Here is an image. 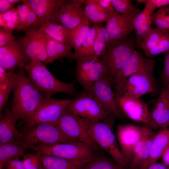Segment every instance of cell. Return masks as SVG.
<instances>
[{
	"label": "cell",
	"instance_id": "obj_1",
	"mask_svg": "<svg viewBox=\"0 0 169 169\" xmlns=\"http://www.w3.org/2000/svg\"><path fill=\"white\" fill-rule=\"evenodd\" d=\"M23 67L19 68L13 90L12 110L18 120L24 122L38 109L46 97L31 82Z\"/></svg>",
	"mask_w": 169,
	"mask_h": 169
},
{
	"label": "cell",
	"instance_id": "obj_2",
	"mask_svg": "<svg viewBox=\"0 0 169 169\" xmlns=\"http://www.w3.org/2000/svg\"><path fill=\"white\" fill-rule=\"evenodd\" d=\"M23 67L31 82L46 97L59 93L70 95L76 93L74 82L65 83L58 79L41 61H31Z\"/></svg>",
	"mask_w": 169,
	"mask_h": 169
},
{
	"label": "cell",
	"instance_id": "obj_3",
	"mask_svg": "<svg viewBox=\"0 0 169 169\" xmlns=\"http://www.w3.org/2000/svg\"><path fill=\"white\" fill-rule=\"evenodd\" d=\"M112 122H85L97 145L108 153L121 169H128L129 162L119 148L112 129Z\"/></svg>",
	"mask_w": 169,
	"mask_h": 169
},
{
	"label": "cell",
	"instance_id": "obj_4",
	"mask_svg": "<svg viewBox=\"0 0 169 169\" xmlns=\"http://www.w3.org/2000/svg\"><path fill=\"white\" fill-rule=\"evenodd\" d=\"M78 141L65 135L51 123H40L24 129L17 141L26 148L33 145H50Z\"/></svg>",
	"mask_w": 169,
	"mask_h": 169
},
{
	"label": "cell",
	"instance_id": "obj_5",
	"mask_svg": "<svg viewBox=\"0 0 169 169\" xmlns=\"http://www.w3.org/2000/svg\"><path fill=\"white\" fill-rule=\"evenodd\" d=\"M31 148L37 152L77 161H89L94 157V149L79 141L50 145H33Z\"/></svg>",
	"mask_w": 169,
	"mask_h": 169
},
{
	"label": "cell",
	"instance_id": "obj_6",
	"mask_svg": "<svg viewBox=\"0 0 169 169\" xmlns=\"http://www.w3.org/2000/svg\"><path fill=\"white\" fill-rule=\"evenodd\" d=\"M135 41L128 37L111 41L101 56L106 76L111 82L135 50Z\"/></svg>",
	"mask_w": 169,
	"mask_h": 169
},
{
	"label": "cell",
	"instance_id": "obj_7",
	"mask_svg": "<svg viewBox=\"0 0 169 169\" xmlns=\"http://www.w3.org/2000/svg\"><path fill=\"white\" fill-rule=\"evenodd\" d=\"M68 111L87 122L111 121L110 116L97 100L84 90L75 99L70 100Z\"/></svg>",
	"mask_w": 169,
	"mask_h": 169
},
{
	"label": "cell",
	"instance_id": "obj_8",
	"mask_svg": "<svg viewBox=\"0 0 169 169\" xmlns=\"http://www.w3.org/2000/svg\"><path fill=\"white\" fill-rule=\"evenodd\" d=\"M154 69L131 75L115 86V94L132 98H138L146 94L156 92L153 76Z\"/></svg>",
	"mask_w": 169,
	"mask_h": 169
},
{
	"label": "cell",
	"instance_id": "obj_9",
	"mask_svg": "<svg viewBox=\"0 0 169 169\" xmlns=\"http://www.w3.org/2000/svg\"><path fill=\"white\" fill-rule=\"evenodd\" d=\"M70 101L46 97L36 111L24 122V129L36 124L56 122L67 111Z\"/></svg>",
	"mask_w": 169,
	"mask_h": 169
},
{
	"label": "cell",
	"instance_id": "obj_10",
	"mask_svg": "<svg viewBox=\"0 0 169 169\" xmlns=\"http://www.w3.org/2000/svg\"><path fill=\"white\" fill-rule=\"evenodd\" d=\"M51 124L68 138L87 144L94 149L98 147L85 122L78 116L66 111L57 121Z\"/></svg>",
	"mask_w": 169,
	"mask_h": 169
},
{
	"label": "cell",
	"instance_id": "obj_11",
	"mask_svg": "<svg viewBox=\"0 0 169 169\" xmlns=\"http://www.w3.org/2000/svg\"><path fill=\"white\" fill-rule=\"evenodd\" d=\"M151 131L147 126H139L132 125H120L118 126L117 136L120 149L129 162L136 145Z\"/></svg>",
	"mask_w": 169,
	"mask_h": 169
},
{
	"label": "cell",
	"instance_id": "obj_12",
	"mask_svg": "<svg viewBox=\"0 0 169 169\" xmlns=\"http://www.w3.org/2000/svg\"><path fill=\"white\" fill-rule=\"evenodd\" d=\"M115 95L120 109L129 118L149 128H157L151 117L147 105L141 98H130L115 93Z\"/></svg>",
	"mask_w": 169,
	"mask_h": 169
},
{
	"label": "cell",
	"instance_id": "obj_13",
	"mask_svg": "<svg viewBox=\"0 0 169 169\" xmlns=\"http://www.w3.org/2000/svg\"><path fill=\"white\" fill-rule=\"evenodd\" d=\"M48 37L37 28H33L26 32L21 41L29 62L39 61L46 65L50 63L46 50Z\"/></svg>",
	"mask_w": 169,
	"mask_h": 169
},
{
	"label": "cell",
	"instance_id": "obj_14",
	"mask_svg": "<svg viewBox=\"0 0 169 169\" xmlns=\"http://www.w3.org/2000/svg\"><path fill=\"white\" fill-rule=\"evenodd\" d=\"M76 61V80L85 92L89 93L97 81L106 77L105 69L102 61L99 60Z\"/></svg>",
	"mask_w": 169,
	"mask_h": 169
},
{
	"label": "cell",
	"instance_id": "obj_15",
	"mask_svg": "<svg viewBox=\"0 0 169 169\" xmlns=\"http://www.w3.org/2000/svg\"><path fill=\"white\" fill-rule=\"evenodd\" d=\"M111 84L108 78H102L94 84L88 93L97 100L110 116L120 117L122 112L117 104Z\"/></svg>",
	"mask_w": 169,
	"mask_h": 169
},
{
	"label": "cell",
	"instance_id": "obj_16",
	"mask_svg": "<svg viewBox=\"0 0 169 169\" xmlns=\"http://www.w3.org/2000/svg\"><path fill=\"white\" fill-rule=\"evenodd\" d=\"M29 62L21 40H15L7 46L0 47V65L8 71L14 73L16 69L23 67Z\"/></svg>",
	"mask_w": 169,
	"mask_h": 169
},
{
	"label": "cell",
	"instance_id": "obj_17",
	"mask_svg": "<svg viewBox=\"0 0 169 169\" xmlns=\"http://www.w3.org/2000/svg\"><path fill=\"white\" fill-rule=\"evenodd\" d=\"M84 2V0H68L58 13L57 23H60L62 25L71 30L84 22L88 21L82 6Z\"/></svg>",
	"mask_w": 169,
	"mask_h": 169
},
{
	"label": "cell",
	"instance_id": "obj_18",
	"mask_svg": "<svg viewBox=\"0 0 169 169\" xmlns=\"http://www.w3.org/2000/svg\"><path fill=\"white\" fill-rule=\"evenodd\" d=\"M155 64L154 60L145 58L142 54L135 50L112 80L111 84L115 86L131 75L154 69Z\"/></svg>",
	"mask_w": 169,
	"mask_h": 169
},
{
	"label": "cell",
	"instance_id": "obj_19",
	"mask_svg": "<svg viewBox=\"0 0 169 169\" xmlns=\"http://www.w3.org/2000/svg\"><path fill=\"white\" fill-rule=\"evenodd\" d=\"M66 0H27L37 17L36 27L39 28L48 22L57 23L56 18L61 7Z\"/></svg>",
	"mask_w": 169,
	"mask_h": 169
},
{
	"label": "cell",
	"instance_id": "obj_20",
	"mask_svg": "<svg viewBox=\"0 0 169 169\" xmlns=\"http://www.w3.org/2000/svg\"><path fill=\"white\" fill-rule=\"evenodd\" d=\"M133 20L115 11L105 27L111 41L128 37L134 30Z\"/></svg>",
	"mask_w": 169,
	"mask_h": 169
},
{
	"label": "cell",
	"instance_id": "obj_21",
	"mask_svg": "<svg viewBox=\"0 0 169 169\" xmlns=\"http://www.w3.org/2000/svg\"><path fill=\"white\" fill-rule=\"evenodd\" d=\"M157 128H166L169 125V87H164L150 112Z\"/></svg>",
	"mask_w": 169,
	"mask_h": 169
},
{
	"label": "cell",
	"instance_id": "obj_22",
	"mask_svg": "<svg viewBox=\"0 0 169 169\" xmlns=\"http://www.w3.org/2000/svg\"><path fill=\"white\" fill-rule=\"evenodd\" d=\"M0 115V144L17 141L21 133L17 128L16 122L18 120L12 110H7L4 115Z\"/></svg>",
	"mask_w": 169,
	"mask_h": 169
},
{
	"label": "cell",
	"instance_id": "obj_23",
	"mask_svg": "<svg viewBox=\"0 0 169 169\" xmlns=\"http://www.w3.org/2000/svg\"><path fill=\"white\" fill-rule=\"evenodd\" d=\"M154 136L151 131L136 145L128 169H142L149 157Z\"/></svg>",
	"mask_w": 169,
	"mask_h": 169
},
{
	"label": "cell",
	"instance_id": "obj_24",
	"mask_svg": "<svg viewBox=\"0 0 169 169\" xmlns=\"http://www.w3.org/2000/svg\"><path fill=\"white\" fill-rule=\"evenodd\" d=\"M169 145V130L162 129L153 137L149 157L142 169H146L149 166L156 163L161 158Z\"/></svg>",
	"mask_w": 169,
	"mask_h": 169
},
{
	"label": "cell",
	"instance_id": "obj_25",
	"mask_svg": "<svg viewBox=\"0 0 169 169\" xmlns=\"http://www.w3.org/2000/svg\"><path fill=\"white\" fill-rule=\"evenodd\" d=\"M88 162L71 161L56 156L41 154L42 169H82Z\"/></svg>",
	"mask_w": 169,
	"mask_h": 169
},
{
	"label": "cell",
	"instance_id": "obj_26",
	"mask_svg": "<svg viewBox=\"0 0 169 169\" xmlns=\"http://www.w3.org/2000/svg\"><path fill=\"white\" fill-rule=\"evenodd\" d=\"M71 48L67 44L56 41L48 37L46 50L50 63L62 58L75 59L74 54L72 51Z\"/></svg>",
	"mask_w": 169,
	"mask_h": 169
},
{
	"label": "cell",
	"instance_id": "obj_27",
	"mask_svg": "<svg viewBox=\"0 0 169 169\" xmlns=\"http://www.w3.org/2000/svg\"><path fill=\"white\" fill-rule=\"evenodd\" d=\"M95 24L90 28L89 32L80 46L74 50L75 59L76 60H97L93 50V44L95 38Z\"/></svg>",
	"mask_w": 169,
	"mask_h": 169
},
{
	"label": "cell",
	"instance_id": "obj_28",
	"mask_svg": "<svg viewBox=\"0 0 169 169\" xmlns=\"http://www.w3.org/2000/svg\"><path fill=\"white\" fill-rule=\"evenodd\" d=\"M152 15L143 9L134 19L133 26L136 34L135 42L138 47L152 28Z\"/></svg>",
	"mask_w": 169,
	"mask_h": 169
},
{
	"label": "cell",
	"instance_id": "obj_29",
	"mask_svg": "<svg viewBox=\"0 0 169 169\" xmlns=\"http://www.w3.org/2000/svg\"><path fill=\"white\" fill-rule=\"evenodd\" d=\"M20 20L18 31L26 32L33 28H36L37 17L33 9L27 3L25 2L16 8Z\"/></svg>",
	"mask_w": 169,
	"mask_h": 169
},
{
	"label": "cell",
	"instance_id": "obj_30",
	"mask_svg": "<svg viewBox=\"0 0 169 169\" xmlns=\"http://www.w3.org/2000/svg\"><path fill=\"white\" fill-rule=\"evenodd\" d=\"M85 5L84 10L85 16L88 21L95 23L107 22L115 11H107L97 4L84 0Z\"/></svg>",
	"mask_w": 169,
	"mask_h": 169
},
{
	"label": "cell",
	"instance_id": "obj_31",
	"mask_svg": "<svg viewBox=\"0 0 169 169\" xmlns=\"http://www.w3.org/2000/svg\"><path fill=\"white\" fill-rule=\"evenodd\" d=\"M26 148L16 141L0 144V169L10 159L23 156Z\"/></svg>",
	"mask_w": 169,
	"mask_h": 169
},
{
	"label": "cell",
	"instance_id": "obj_32",
	"mask_svg": "<svg viewBox=\"0 0 169 169\" xmlns=\"http://www.w3.org/2000/svg\"><path fill=\"white\" fill-rule=\"evenodd\" d=\"M39 28L50 38L66 44L70 30L62 25L48 22Z\"/></svg>",
	"mask_w": 169,
	"mask_h": 169
},
{
	"label": "cell",
	"instance_id": "obj_33",
	"mask_svg": "<svg viewBox=\"0 0 169 169\" xmlns=\"http://www.w3.org/2000/svg\"><path fill=\"white\" fill-rule=\"evenodd\" d=\"M90 22L85 21L75 28L70 30L69 38L66 44L74 50L81 44L87 35L90 29Z\"/></svg>",
	"mask_w": 169,
	"mask_h": 169
},
{
	"label": "cell",
	"instance_id": "obj_34",
	"mask_svg": "<svg viewBox=\"0 0 169 169\" xmlns=\"http://www.w3.org/2000/svg\"><path fill=\"white\" fill-rule=\"evenodd\" d=\"M169 33V30L152 28L145 37L138 47L145 52L155 46L164 37Z\"/></svg>",
	"mask_w": 169,
	"mask_h": 169
},
{
	"label": "cell",
	"instance_id": "obj_35",
	"mask_svg": "<svg viewBox=\"0 0 169 169\" xmlns=\"http://www.w3.org/2000/svg\"><path fill=\"white\" fill-rule=\"evenodd\" d=\"M114 10L124 17L133 20L141 11L130 0H111Z\"/></svg>",
	"mask_w": 169,
	"mask_h": 169
},
{
	"label": "cell",
	"instance_id": "obj_36",
	"mask_svg": "<svg viewBox=\"0 0 169 169\" xmlns=\"http://www.w3.org/2000/svg\"><path fill=\"white\" fill-rule=\"evenodd\" d=\"M20 25V20L16 8L3 13H0V26L11 32L17 30Z\"/></svg>",
	"mask_w": 169,
	"mask_h": 169
},
{
	"label": "cell",
	"instance_id": "obj_37",
	"mask_svg": "<svg viewBox=\"0 0 169 169\" xmlns=\"http://www.w3.org/2000/svg\"><path fill=\"white\" fill-rule=\"evenodd\" d=\"M82 169H121L113 160L103 157H94Z\"/></svg>",
	"mask_w": 169,
	"mask_h": 169
},
{
	"label": "cell",
	"instance_id": "obj_38",
	"mask_svg": "<svg viewBox=\"0 0 169 169\" xmlns=\"http://www.w3.org/2000/svg\"><path fill=\"white\" fill-rule=\"evenodd\" d=\"M152 23L156 27L162 29L169 30V5L164 6L151 16Z\"/></svg>",
	"mask_w": 169,
	"mask_h": 169
},
{
	"label": "cell",
	"instance_id": "obj_39",
	"mask_svg": "<svg viewBox=\"0 0 169 169\" xmlns=\"http://www.w3.org/2000/svg\"><path fill=\"white\" fill-rule=\"evenodd\" d=\"M18 78V71L14 73L8 83L4 87L0 88V115L3 114V110L12 91L14 90Z\"/></svg>",
	"mask_w": 169,
	"mask_h": 169
},
{
	"label": "cell",
	"instance_id": "obj_40",
	"mask_svg": "<svg viewBox=\"0 0 169 169\" xmlns=\"http://www.w3.org/2000/svg\"><path fill=\"white\" fill-rule=\"evenodd\" d=\"M144 53L149 58L161 53H169V33L161 39L155 46Z\"/></svg>",
	"mask_w": 169,
	"mask_h": 169
},
{
	"label": "cell",
	"instance_id": "obj_41",
	"mask_svg": "<svg viewBox=\"0 0 169 169\" xmlns=\"http://www.w3.org/2000/svg\"><path fill=\"white\" fill-rule=\"evenodd\" d=\"M24 169H41V154H25L22 161Z\"/></svg>",
	"mask_w": 169,
	"mask_h": 169
},
{
	"label": "cell",
	"instance_id": "obj_42",
	"mask_svg": "<svg viewBox=\"0 0 169 169\" xmlns=\"http://www.w3.org/2000/svg\"><path fill=\"white\" fill-rule=\"evenodd\" d=\"M137 2L145 3L144 9L151 15L152 14L157 8H160L169 5V0H137Z\"/></svg>",
	"mask_w": 169,
	"mask_h": 169
},
{
	"label": "cell",
	"instance_id": "obj_43",
	"mask_svg": "<svg viewBox=\"0 0 169 169\" xmlns=\"http://www.w3.org/2000/svg\"><path fill=\"white\" fill-rule=\"evenodd\" d=\"M95 38L102 42L108 46L111 40L105 27L98 23L95 24Z\"/></svg>",
	"mask_w": 169,
	"mask_h": 169
},
{
	"label": "cell",
	"instance_id": "obj_44",
	"mask_svg": "<svg viewBox=\"0 0 169 169\" xmlns=\"http://www.w3.org/2000/svg\"><path fill=\"white\" fill-rule=\"evenodd\" d=\"M15 37L12 32L3 28L0 29V47L7 46L14 42Z\"/></svg>",
	"mask_w": 169,
	"mask_h": 169
},
{
	"label": "cell",
	"instance_id": "obj_45",
	"mask_svg": "<svg viewBox=\"0 0 169 169\" xmlns=\"http://www.w3.org/2000/svg\"><path fill=\"white\" fill-rule=\"evenodd\" d=\"M164 64L162 77L164 87H169V53L165 54Z\"/></svg>",
	"mask_w": 169,
	"mask_h": 169
},
{
	"label": "cell",
	"instance_id": "obj_46",
	"mask_svg": "<svg viewBox=\"0 0 169 169\" xmlns=\"http://www.w3.org/2000/svg\"><path fill=\"white\" fill-rule=\"evenodd\" d=\"M24 169L22 161L19 157L13 158L7 161L4 164L3 169Z\"/></svg>",
	"mask_w": 169,
	"mask_h": 169
},
{
	"label": "cell",
	"instance_id": "obj_47",
	"mask_svg": "<svg viewBox=\"0 0 169 169\" xmlns=\"http://www.w3.org/2000/svg\"><path fill=\"white\" fill-rule=\"evenodd\" d=\"M107 45L105 43L95 38L93 44V50L96 57L98 59L100 56H102L105 52Z\"/></svg>",
	"mask_w": 169,
	"mask_h": 169
},
{
	"label": "cell",
	"instance_id": "obj_48",
	"mask_svg": "<svg viewBox=\"0 0 169 169\" xmlns=\"http://www.w3.org/2000/svg\"><path fill=\"white\" fill-rule=\"evenodd\" d=\"M14 73L8 71L0 65V88L4 87L7 84Z\"/></svg>",
	"mask_w": 169,
	"mask_h": 169
},
{
	"label": "cell",
	"instance_id": "obj_49",
	"mask_svg": "<svg viewBox=\"0 0 169 169\" xmlns=\"http://www.w3.org/2000/svg\"><path fill=\"white\" fill-rule=\"evenodd\" d=\"M89 1L97 4L107 11L115 10L111 0H89Z\"/></svg>",
	"mask_w": 169,
	"mask_h": 169
},
{
	"label": "cell",
	"instance_id": "obj_50",
	"mask_svg": "<svg viewBox=\"0 0 169 169\" xmlns=\"http://www.w3.org/2000/svg\"><path fill=\"white\" fill-rule=\"evenodd\" d=\"M14 8V5L10 3L7 0H0V13H5Z\"/></svg>",
	"mask_w": 169,
	"mask_h": 169
},
{
	"label": "cell",
	"instance_id": "obj_51",
	"mask_svg": "<svg viewBox=\"0 0 169 169\" xmlns=\"http://www.w3.org/2000/svg\"><path fill=\"white\" fill-rule=\"evenodd\" d=\"M161 158L163 164L166 166H169V145L164 152Z\"/></svg>",
	"mask_w": 169,
	"mask_h": 169
},
{
	"label": "cell",
	"instance_id": "obj_52",
	"mask_svg": "<svg viewBox=\"0 0 169 169\" xmlns=\"http://www.w3.org/2000/svg\"><path fill=\"white\" fill-rule=\"evenodd\" d=\"M167 167L163 164L155 163L151 164L146 169H167Z\"/></svg>",
	"mask_w": 169,
	"mask_h": 169
},
{
	"label": "cell",
	"instance_id": "obj_53",
	"mask_svg": "<svg viewBox=\"0 0 169 169\" xmlns=\"http://www.w3.org/2000/svg\"><path fill=\"white\" fill-rule=\"evenodd\" d=\"M11 4L14 5L15 3H19L21 2H25V0H7Z\"/></svg>",
	"mask_w": 169,
	"mask_h": 169
},
{
	"label": "cell",
	"instance_id": "obj_54",
	"mask_svg": "<svg viewBox=\"0 0 169 169\" xmlns=\"http://www.w3.org/2000/svg\"><path fill=\"white\" fill-rule=\"evenodd\" d=\"M41 169H42V167H41Z\"/></svg>",
	"mask_w": 169,
	"mask_h": 169
}]
</instances>
